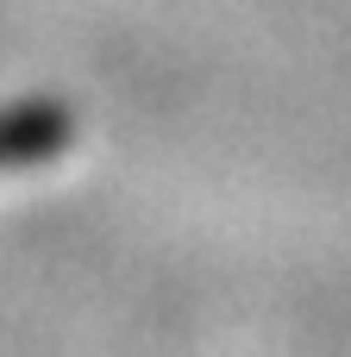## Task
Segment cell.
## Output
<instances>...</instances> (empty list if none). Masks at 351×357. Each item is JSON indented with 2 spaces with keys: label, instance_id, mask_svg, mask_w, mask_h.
I'll return each instance as SVG.
<instances>
[{
  "label": "cell",
  "instance_id": "6da1fadb",
  "mask_svg": "<svg viewBox=\"0 0 351 357\" xmlns=\"http://www.w3.org/2000/svg\"><path fill=\"white\" fill-rule=\"evenodd\" d=\"M69 113L57 100H19L0 107V169H31L44 157H57L69 144Z\"/></svg>",
  "mask_w": 351,
  "mask_h": 357
}]
</instances>
